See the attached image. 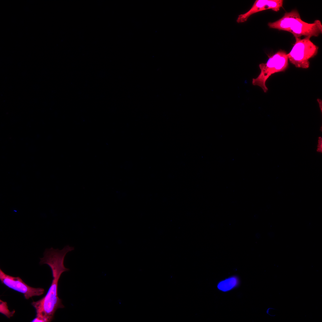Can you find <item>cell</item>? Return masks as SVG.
I'll return each mask as SVG.
<instances>
[{
  "label": "cell",
  "mask_w": 322,
  "mask_h": 322,
  "mask_svg": "<svg viewBox=\"0 0 322 322\" xmlns=\"http://www.w3.org/2000/svg\"><path fill=\"white\" fill-rule=\"evenodd\" d=\"M317 148V151L321 153L322 152V138L320 136L318 137Z\"/></svg>",
  "instance_id": "obj_8"
},
{
  "label": "cell",
  "mask_w": 322,
  "mask_h": 322,
  "mask_svg": "<svg viewBox=\"0 0 322 322\" xmlns=\"http://www.w3.org/2000/svg\"><path fill=\"white\" fill-rule=\"evenodd\" d=\"M119 302H120V299H119Z\"/></svg>",
  "instance_id": "obj_11"
},
{
  "label": "cell",
  "mask_w": 322,
  "mask_h": 322,
  "mask_svg": "<svg viewBox=\"0 0 322 322\" xmlns=\"http://www.w3.org/2000/svg\"><path fill=\"white\" fill-rule=\"evenodd\" d=\"M288 61L287 53L283 50H280L269 56L266 63L259 64L260 72L256 78H253V85L259 86L264 92H267L268 90L266 84L267 80L272 74L285 71L288 66Z\"/></svg>",
  "instance_id": "obj_3"
},
{
  "label": "cell",
  "mask_w": 322,
  "mask_h": 322,
  "mask_svg": "<svg viewBox=\"0 0 322 322\" xmlns=\"http://www.w3.org/2000/svg\"><path fill=\"white\" fill-rule=\"evenodd\" d=\"M0 280L8 288L22 293L26 299L43 294L44 290L41 288H34L27 284L19 277H14L5 274L0 269Z\"/></svg>",
  "instance_id": "obj_5"
},
{
  "label": "cell",
  "mask_w": 322,
  "mask_h": 322,
  "mask_svg": "<svg viewBox=\"0 0 322 322\" xmlns=\"http://www.w3.org/2000/svg\"><path fill=\"white\" fill-rule=\"evenodd\" d=\"M295 42L290 51L287 54L288 60L296 67L308 68L309 60L316 55L318 47L310 40V38H296Z\"/></svg>",
  "instance_id": "obj_4"
},
{
  "label": "cell",
  "mask_w": 322,
  "mask_h": 322,
  "mask_svg": "<svg viewBox=\"0 0 322 322\" xmlns=\"http://www.w3.org/2000/svg\"><path fill=\"white\" fill-rule=\"evenodd\" d=\"M237 280L234 277L227 278L220 282L218 285V289L223 291L230 290L236 284Z\"/></svg>",
  "instance_id": "obj_7"
},
{
  "label": "cell",
  "mask_w": 322,
  "mask_h": 322,
  "mask_svg": "<svg viewBox=\"0 0 322 322\" xmlns=\"http://www.w3.org/2000/svg\"><path fill=\"white\" fill-rule=\"evenodd\" d=\"M317 101H318V103L319 104V107H320V109H321V112H322V101L320 99H317Z\"/></svg>",
  "instance_id": "obj_9"
},
{
  "label": "cell",
  "mask_w": 322,
  "mask_h": 322,
  "mask_svg": "<svg viewBox=\"0 0 322 322\" xmlns=\"http://www.w3.org/2000/svg\"><path fill=\"white\" fill-rule=\"evenodd\" d=\"M256 236L257 238H259L260 236V235L259 233H257L256 234Z\"/></svg>",
  "instance_id": "obj_10"
},
{
  "label": "cell",
  "mask_w": 322,
  "mask_h": 322,
  "mask_svg": "<svg viewBox=\"0 0 322 322\" xmlns=\"http://www.w3.org/2000/svg\"><path fill=\"white\" fill-rule=\"evenodd\" d=\"M74 250V247L68 245L61 250L51 247L46 249L44 257L40 258V265L46 264L50 268L53 279L46 295L39 300L31 303L36 313V317L32 322H51L53 319L57 310L64 308L61 300L58 296V283L62 274L69 270L64 266L65 257L68 252Z\"/></svg>",
  "instance_id": "obj_1"
},
{
  "label": "cell",
  "mask_w": 322,
  "mask_h": 322,
  "mask_svg": "<svg viewBox=\"0 0 322 322\" xmlns=\"http://www.w3.org/2000/svg\"><path fill=\"white\" fill-rule=\"evenodd\" d=\"M270 28L287 31L291 33L295 37L301 38L302 36L311 38L318 37L322 33V24L320 20H316L309 23L302 20L297 10H294L286 12L283 16L278 20L268 23Z\"/></svg>",
  "instance_id": "obj_2"
},
{
  "label": "cell",
  "mask_w": 322,
  "mask_h": 322,
  "mask_svg": "<svg viewBox=\"0 0 322 322\" xmlns=\"http://www.w3.org/2000/svg\"><path fill=\"white\" fill-rule=\"evenodd\" d=\"M283 3L282 0H256L249 10L239 16L237 22L238 23L244 22L252 14L267 9L278 12L283 7Z\"/></svg>",
  "instance_id": "obj_6"
}]
</instances>
